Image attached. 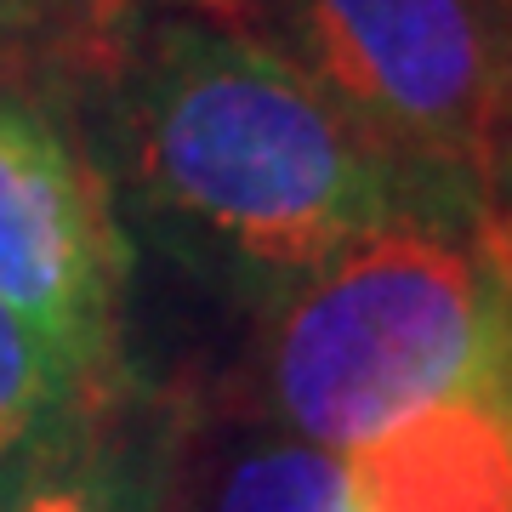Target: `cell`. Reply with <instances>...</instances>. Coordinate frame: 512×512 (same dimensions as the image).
Returning a JSON list of instances; mask_svg holds the SVG:
<instances>
[{
    "mask_svg": "<svg viewBox=\"0 0 512 512\" xmlns=\"http://www.w3.org/2000/svg\"><path fill=\"white\" fill-rule=\"evenodd\" d=\"M495 336L490 205H416L279 296L262 382L285 433L348 456L387 421L473 382Z\"/></svg>",
    "mask_w": 512,
    "mask_h": 512,
    "instance_id": "cell-2",
    "label": "cell"
},
{
    "mask_svg": "<svg viewBox=\"0 0 512 512\" xmlns=\"http://www.w3.org/2000/svg\"><path fill=\"white\" fill-rule=\"evenodd\" d=\"M342 512H353V507H348V490H342Z\"/></svg>",
    "mask_w": 512,
    "mask_h": 512,
    "instance_id": "cell-12",
    "label": "cell"
},
{
    "mask_svg": "<svg viewBox=\"0 0 512 512\" xmlns=\"http://www.w3.org/2000/svg\"><path fill=\"white\" fill-rule=\"evenodd\" d=\"M12 484H18V473H12V478L0 473V512H6V495H12Z\"/></svg>",
    "mask_w": 512,
    "mask_h": 512,
    "instance_id": "cell-11",
    "label": "cell"
},
{
    "mask_svg": "<svg viewBox=\"0 0 512 512\" xmlns=\"http://www.w3.org/2000/svg\"><path fill=\"white\" fill-rule=\"evenodd\" d=\"M103 40L97 0H0V69H18V52H92Z\"/></svg>",
    "mask_w": 512,
    "mask_h": 512,
    "instance_id": "cell-9",
    "label": "cell"
},
{
    "mask_svg": "<svg viewBox=\"0 0 512 512\" xmlns=\"http://www.w3.org/2000/svg\"><path fill=\"white\" fill-rule=\"evenodd\" d=\"M97 382H86L69 359L40 342L18 313L0 302V473H23L35 450L80 410V399Z\"/></svg>",
    "mask_w": 512,
    "mask_h": 512,
    "instance_id": "cell-8",
    "label": "cell"
},
{
    "mask_svg": "<svg viewBox=\"0 0 512 512\" xmlns=\"http://www.w3.org/2000/svg\"><path fill=\"white\" fill-rule=\"evenodd\" d=\"M165 512H342V456L313 450L285 427H256L205 450L188 490L171 473Z\"/></svg>",
    "mask_w": 512,
    "mask_h": 512,
    "instance_id": "cell-7",
    "label": "cell"
},
{
    "mask_svg": "<svg viewBox=\"0 0 512 512\" xmlns=\"http://www.w3.org/2000/svg\"><path fill=\"white\" fill-rule=\"evenodd\" d=\"M495 205H501V211H512V154H507V165H501V183H495Z\"/></svg>",
    "mask_w": 512,
    "mask_h": 512,
    "instance_id": "cell-10",
    "label": "cell"
},
{
    "mask_svg": "<svg viewBox=\"0 0 512 512\" xmlns=\"http://www.w3.org/2000/svg\"><path fill=\"white\" fill-rule=\"evenodd\" d=\"M0 74H6V69H0Z\"/></svg>",
    "mask_w": 512,
    "mask_h": 512,
    "instance_id": "cell-13",
    "label": "cell"
},
{
    "mask_svg": "<svg viewBox=\"0 0 512 512\" xmlns=\"http://www.w3.org/2000/svg\"><path fill=\"white\" fill-rule=\"evenodd\" d=\"M126 239L86 154L0 97V302L86 382H109Z\"/></svg>",
    "mask_w": 512,
    "mask_h": 512,
    "instance_id": "cell-4",
    "label": "cell"
},
{
    "mask_svg": "<svg viewBox=\"0 0 512 512\" xmlns=\"http://www.w3.org/2000/svg\"><path fill=\"white\" fill-rule=\"evenodd\" d=\"M353 512H512V387L490 365L342 456Z\"/></svg>",
    "mask_w": 512,
    "mask_h": 512,
    "instance_id": "cell-5",
    "label": "cell"
},
{
    "mask_svg": "<svg viewBox=\"0 0 512 512\" xmlns=\"http://www.w3.org/2000/svg\"><path fill=\"white\" fill-rule=\"evenodd\" d=\"M131 177L194 262L279 302L421 188L296 57L239 23H165L131 69Z\"/></svg>",
    "mask_w": 512,
    "mask_h": 512,
    "instance_id": "cell-1",
    "label": "cell"
},
{
    "mask_svg": "<svg viewBox=\"0 0 512 512\" xmlns=\"http://www.w3.org/2000/svg\"><path fill=\"white\" fill-rule=\"evenodd\" d=\"M370 143L461 205L512 154V0H251Z\"/></svg>",
    "mask_w": 512,
    "mask_h": 512,
    "instance_id": "cell-3",
    "label": "cell"
},
{
    "mask_svg": "<svg viewBox=\"0 0 512 512\" xmlns=\"http://www.w3.org/2000/svg\"><path fill=\"white\" fill-rule=\"evenodd\" d=\"M177 456L183 427L171 404L109 376L35 450L6 512H165Z\"/></svg>",
    "mask_w": 512,
    "mask_h": 512,
    "instance_id": "cell-6",
    "label": "cell"
}]
</instances>
